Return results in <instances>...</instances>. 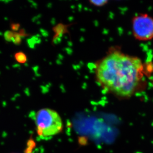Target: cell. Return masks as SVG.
Wrapping results in <instances>:
<instances>
[{"mask_svg":"<svg viewBox=\"0 0 153 153\" xmlns=\"http://www.w3.org/2000/svg\"><path fill=\"white\" fill-rule=\"evenodd\" d=\"M132 31L135 39L147 41L153 39V17L147 13H139L132 19Z\"/></svg>","mask_w":153,"mask_h":153,"instance_id":"cell-3","label":"cell"},{"mask_svg":"<svg viewBox=\"0 0 153 153\" xmlns=\"http://www.w3.org/2000/svg\"><path fill=\"white\" fill-rule=\"evenodd\" d=\"M89 2L91 4L94 5L96 7H102L107 4L108 2V1L102 0V1H89Z\"/></svg>","mask_w":153,"mask_h":153,"instance_id":"cell-5","label":"cell"},{"mask_svg":"<svg viewBox=\"0 0 153 153\" xmlns=\"http://www.w3.org/2000/svg\"><path fill=\"white\" fill-rule=\"evenodd\" d=\"M14 58L18 63L20 64H25L27 61V56L24 52H17L15 53Z\"/></svg>","mask_w":153,"mask_h":153,"instance_id":"cell-4","label":"cell"},{"mask_svg":"<svg viewBox=\"0 0 153 153\" xmlns=\"http://www.w3.org/2000/svg\"><path fill=\"white\" fill-rule=\"evenodd\" d=\"M144 64L137 56L111 51L96 64V79L106 92L128 98L144 84Z\"/></svg>","mask_w":153,"mask_h":153,"instance_id":"cell-1","label":"cell"},{"mask_svg":"<svg viewBox=\"0 0 153 153\" xmlns=\"http://www.w3.org/2000/svg\"><path fill=\"white\" fill-rule=\"evenodd\" d=\"M36 132L39 137L50 138L62 131L64 124L59 114L50 108H42L35 114Z\"/></svg>","mask_w":153,"mask_h":153,"instance_id":"cell-2","label":"cell"}]
</instances>
